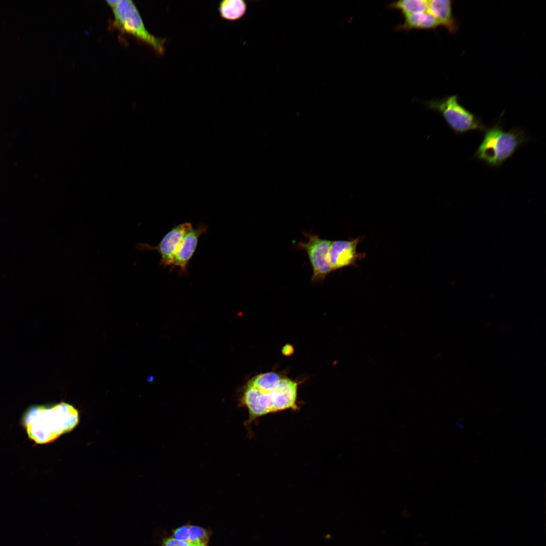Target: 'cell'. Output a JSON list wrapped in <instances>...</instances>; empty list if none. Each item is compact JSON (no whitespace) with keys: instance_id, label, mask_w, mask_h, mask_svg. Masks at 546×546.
Wrapping results in <instances>:
<instances>
[{"instance_id":"obj_10","label":"cell","mask_w":546,"mask_h":546,"mask_svg":"<svg viewBox=\"0 0 546 546\" xmlns=\"http://www.w3.org/2000/svg\"><path fill=\"white\" fill-rule=\"evenodd\" d=\"M427 11L437 20L439 26H443L449 33L457 32L459 24L453 14L451 1H428Z\"/></svg>"},{"instance_id":"obj_15","label":"cell","mask_w":546,"mask_h":546,"mask_svg":"<svg viewBox=\"0 0 546 546\" xmlns=\"http://www.w3.org/2000/svg\"><path fill=\"white\" fill-rule=\"evenodd\" d=\"M190 525H185L176 529L173 538L179 541H187L190 535Z\"/></svg>"},{"instance_id":"obj_18","label":"cell","mask_w":546,"mask_h":546,"mask_svg":"<svg viewBox=\"0 0 546 546\" xmlns=\"http://www.w3.org/2000/svg\"><path fill=\"white\" fill-rule=\"evenodd\" d=\"M190 546H207L206 544L191 545Z\"/></svg>"},{"instance_id":"obj_16","label":"cell","mask_w":546,"mask_h":546,"mask_svg":"<svg viewBox=\"0 0 546 546\" xmlns=\"http://www.w3.org/2000/svg\"><path fill=\"white\" fill-rule=\"evenodd\" d=\"M162 546H190L187 541H179L171 537L165 539Z\"/></svg>"},{"instance_id":"obj_3","label":"cell","mask_w":546,"mask_h":546,"mask_svg":"<svg viewBox=\"0 0 546 546\" xmlns=\"http://www.w3.org/2000/svg\"><path fill=\"white\" fill-rule=\"evenodd\" d=\"M527 141L522 130L514 128L505 131L497 123L485 130L483 140L475 156L490 166H499Z\"/></svg>"},{"instance_id":"obj_4","label":"cell","mask_w":546,"mask_h":546,"mask_svg":"<svg viewBox=\"0 0 546 546\" xmlns=\"http://www.w3.org/2000/svg\"><path fill=\"white\" fill-rule=\"evenodd\" d=\"M112 11L113 23L118 30L148 45L158 55L164 54L167 39L156 37L147 29L134 2L131 0H119Z\"/></svg>"},{"instance_id":"obj_7","label":"cell","mask_w":546,"mask_h":546,"mask_svg":"<svg viewBox=\"0 0 546 546\" xmlns=\"http://www.w3.org/2000/svg\"><path fill=\"white\" fill-rule=\"evenodd\" d=\"M191 224V222H184L173 226L157 245L139 243L134 248L142 251H157L161 256L160 265L170 267L184 234Z\"/></svg>"},{"instance_id":"obj_5","label":"cell","mask_w":546,"mask_h":546,"mask_svg":"<svg viewBox=\"0 0 546 546\" xmlns=\"http://www.w3.org/2000/svg\"><path fill=\"white\" fill-rule=\"evenodd\" d=\"M424 105L428 109L440 113L456 133L463 134L473 130L485 131L487 129L480 119L460 103L456 95L429 100L425 102Z\"/></svg>"},{"instance_id":"obj_17","label":"cell","mask_w":546,"mask_h":546,"mask_svg":"<svg viewBox=\"0 0 546 546\" xmlns=\"http://www.w3.org/2000/svg\"><path fill=\"white\" fill-rule=\"evenodd\" d=\"M118 1L119 0H108L106 1V2L107 3V5L110 7V8L112 10L116 6L118 2Z\"/></svg>"},{"instance_id":"obj_2","label":"cell","mask_w":546,"mask_h":546,"mask_svg":"<svg viewBox=\"0 0 546 546\" xmlns=\"http://www.w3.org/2000/svg\"><path fill=\"white\" fill-rule=\"evenodd\" d=\"M79 421L77 410L61 402L51 407L37 406L29 410L24 418L27 433L35 442H52L74 429Z\"/></svg>"},{"instance_id":"obj_12","label":"cell","mask_w":546,"mask_h":546,"mask_svg":"<svg viewBox=\"0 0 546 546\" xmlns=\"http://www.w3.org/2000/svg\"><path fill=\"white\" fill-rule=\"evenodd\" d=\"M247 5L242 0H224L220 2L218 11L221 18L228 21H236L246 13Z\"/></svg>"},{"instance_id":"obj_14","label":"cell","mask_w":546,"mask_h":546,"mask_svg":"<svg viewBox=\"0 0 546 546\" xmlns=\"http://www.w3.org/2000/svg\"><path fill=\"white\" fill-rule=\"evenodd\" d=\"M209 536L206 530L198 526H190L187 541L191 545L206 544Z\"/></svg>"},{"instance_id":"obj_8","label":"cell","mask_w":546,"mask_h":546,"mask_svg":"<svg viewBox=\"0 0 546 546\" xmlns=\"http://www.w3.org/2000/svg\"><path fill=\"white\" fill-rule=\"evenodd\" d=\"M207 229L208 227L205 223H201L196 228H194L192 224L189 226L170 267L171 270L176 268L180 274H186L189 261L197 247L199 239L207 232Z\"/></svg>"},{"instance_id":"obj_11","label":"cell","mask_w":546,"mask_h":546,"mask_svg":"<svg viewBox=\"0 0 546 546\" xmlns=\"http://www.w3.org/2000/svg\"><path fill=\"white\" fill-rule=\"evenodd\" d=\"M403 16V22L397 26V30H433L439 26L437 20L428 12L416 13Z\"/></svg>"},{"instance_id":"obj_6","label":"cell","mask_w":546,"mask_h":546,"mask_svg":"<svg viewBox=\"0 0 546 546\" xmlns=\"http://www.w3.org/2000/svg\"><path fill=\"white\" fill-rule=\"evenodd\" d=\"M306 242L298 243L300 248L306 252L312 269L311 281L318 283L333 271L329 259L332 241L320 238L318 235L305 234Z\"/></svg>"},{"instance_id":"obj_9","label":"cell","mask_w":546,"mask_h":546,"mask_svg":"<svg viewBox=\"0 0 546 546\" xmlns=\"http://www.w3.org/2000/svg\"><path fill=\"white\" fill-rule=\"evenodd\" d=\"M359 239L332 241L329 259L333 271L352 265L357 258V245Z\"/></svg>"},{"instance_id":"obj_13","label":"cell","mask_w":546,"mask_h":546,"mask_svg":"<svg viewBox=\"0 0 546 546\" xmlns=\"http://www.w3.org/2000/svg\"><path fill=\"white\" fill-rule=\"evenodd\" d=\"M389 9L398 10L404 16L427 11L428 1L402 0L391 3Z\"/></svg>"},{"instance_id":"obj_1","label":"cell","mask_w":546,"mask_h":546,"mask_svg":"<svg viewBox=\"0 0 546 546\" xmlns=\"http://www.w3.org/2000/svg\"><path fill=\"white\" fill-rule=\"evenodd\" d=\"M299 383L279 373L258 374L244 386L238 399L239 406L247 409L246 425L260 417L286 410L296 411Z\"/></svg>"}]
</instances>
